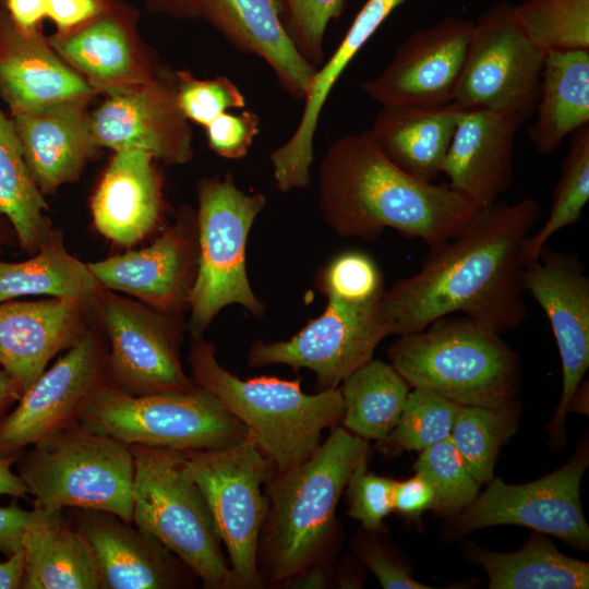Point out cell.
Masks as SVG:
<instances>
[{"instance_id": "cell-9", "label": "cell", "mask_w": 589, "mask_h": 589, "mask_svg": "<svg viewBox=\"0 0 589 589\" xmlns=\"http://www.w3.org/2000/svg\"><path fill=\"white\" fill-rule=\"evenodd\" d=\"M196 195L199 261L187 324L191 337H202L229 304H239L255 317L265 311L248 278L245 248L250 230L266 206V196L245 193L230 173L199 179Z\"/></svg>"}, {"instance_id": "cell-40", "label": "cell", "mask_w": 589, "mask_h": 589, "mask_svg": "<svg viewBox=\"0 0 589 589\" xmlns=\"http://www.w3.org/2000/svg\"><path fill=\"white\" fill-rule=\"evenodd\" d=\"M413 468L433 486L432 510L440 515H457L479 494L481 484L468 471L449 437L422 450Z\"/></svg>"}, {"instance_id": "cell-27", "label": "cell", "mask_w": 589, "mask_h": 589, "mask_svg": "<svg viewBox=\"0 0 589 589\" xmlns=\"http://www.w3.org/2000/svg\"><path fill=\"white\" fill-rule=\"evenodd\" d=\"M202 16L238 50L262 58L279 85L303 100L317 68L298 51L284 25L281 0H194Z\"/></svg>"}, {"instance_id": "cell-47", "label": "cell", "mask_w": 589, "mask_h": 589, "mask_svg": "<svg viewBox=\"0 0 589 589\" xmlns=\"http://www.w3.org/2000/svg\"><path fill=\"white\" fill-rule=\"evenodd\" d=\"M435 492L420 473L402 481H395L393 489L394 510L409 520H418L428 509H433Z\"/></svg>"}, {"instance_id": "cell-4", "label": "cell", "mask_w": 589, "mask_h": 589, "mask_svg": "<svg viewBox=\"0 0 589 589\" xmlns=\"http://www.w3.org/2000/svg\"><path fill=\"white\" fill-rule=\"evenodd\" d=\"M187 360L194 383L245 425L278 471L308 460L321 445L323 431L342 420L339 387L305 394L299 380H241L218 362L216 348L202 337H191Z\"/></svg>"}, {"instance_id": "cell-31", "label": "cell", "mask_w": 589, "mask_h": 589, "mask_svg": "<svg viewBox=\"0 0 589 589\" xmlns=\"http://www.w3.org/2000/svg\"><path fill=\"white\" fill-rule=\"evenodd\" d=\"M534 112L528 135L542 155L552 154L565 137L589 124V49L544 56Z\"/></svg>"}, {"instance_id": "cell-17", "label": "cell", "mask_w": 589, "mask_h": 589, "mask_svg": "<svg viewBox=\"0 0 589 589\" xmlns=\"http://www.w3.org/2000/svg\"><path fill=\"white\" fill-rule=\"evenodd\" d=\"M522 285L548 316L561 357L562 395L549 425L560 445L569 402L589 368V278L575 253L544 245L525 264Z\"/></svg>"}, {"instance_id": "cell-21", "label": "cell", "mask_w": 589, "mask_h": 589, "mask_svg": "<svg viewBox=\"0 0 589 589\" xmlns=\"http://www.w3.org/2000/svg\"><path fill=\"white\" fill-rule=\"evenodd\" d=\"M74 528L88 548L99 589H176L193 585V572L132 521L109 512L76 508Z\"/></svg>"}, {"instance_id": "cell-28", "label": "cell", "mask_w": 589, "mask_h": 589, "mask_svg": "<svg viewBox=\"0 0 589 589\" xmlns=\"http://www.w3.org/2000/svg\"><path fill=\"white\" fill-rule=\"evenodd\" d=\"M519 127L485 109H462L442 170L449 187L478 207L496 202L513 182Z\"/></svg>"}, {"instance_id": "cell-10", "label": "cell", "mask_w": 589, "mask_h": 589, "mask_svg": "<svg viewBox=\"0 0 589 589\" xmlns=\"http://www.w3.org/2000/svg\"><path fill=\"white\" fill-rule=\"evenodd\" d=\"M181 453L228 552L232 589L263 588L259 541L268 509L263 489L276 466L249 434L226 448Z\"/></svg>"}, {"instance_id": "cell-53", "label": "cell", "mask_w": 589, "mask_h": 589, "mask_svg": "<svg viewBox=\"0 0 589 589\" xmlns=\"http://www.w3.org/2000/svg\"><path fill=\"white\" fill-rule=\"evenodd\" d=\"M25 553L23 548L0 563V589L21 588L24 574Z\"/></svg>"}, {"instance_id": "cell-49", "label": "cell", "mask_w": 589, "mask_h": 589, "mask_svg": "<svg viewBox=\"0 0 589 589\" xmlns=\"http://www.w3.org/2000/svg\"><path fill=\"white\" fill-rule=\"evenodd\" d=\"M32 516V510H25L12 503L0 507V553L11 556L22 548V540Z\"/></svg>"}, {"instance_id": "cell-24", "label": "cell", "mask_w": 589, "mask_h": 589, "mask_svg": "<svg viewBox=\"0 0 589 589\" xmlns=\"http://www.w3.org/2000/svg\"><path fill=\"white\" fill-rule=\"evenodd\" d=\"M92 100L70 99L10 115L29 172L44 195L76 182L100 149L92 131Z\"/></svg>"}, {"instance_id": "cell-42", "label": "cell", "mask_w": 589, "mask_h": 589, "mask_svg": "<svg viewBox=\"0 0 589 589\" xmlns=\"http://www.w3.org/2000/svg\"><path fill=\"white\" fill-rule=\"evenodd\" d=\"M180 108L190 122L206 128L214 119L231 109H244L245 97L227 76L199 79L188 70L176 71Z\"/></svg>"}, {"instance_id": "cell-43", "label": "cell", "mask_w": 589, "mask_h": 589, "mask_svg": "<svg viewBox=\"0 0 589 589\" xmlns=\"http://www.w3.org/2000/svg\"><path fill=\"white\" fill-rule=\"evenodd\" d=\"M284 25L298 51L314 67L324 62L328 24L339 17L344 0H281Z\"/></svg>"}, {"instance_id": "cell-8", "label": "cell", "mask_w": 589, "mask_h": 589, "mask_svg": "<svg viewBox=\"0 0 589 589\" xmlns=\"http://www.w3.org/2000/svg\"><path fill=\"white\" fill-rule=\"evenodd\" d=\"M133 456L130 447L77 421L45 438L17 460V474L47 509L112 513L132 521Z\"/></svg>"}, {"instance_id": "cell-37", "label": "cell", "mask_w": 589, "mask_h": 589, "mask_svg": "<svg viewBox=\"0 0 589 589\" xmlns=\"http://www.w3.org/2000/svg\"><path fill=\"white\" fill-rule=\"evenodd\" d=\"M589 200V124L569 135V146L554 188L549 216L529 235L524 247L525 264L536 260L548 240L561 229L577 224Z\"/></svg>"}, {"instance_id": "cell-48", "label": "cell", "mask_w": 589, "mask_h": 589, "mask_svg": "<svg viewBox=\"0 0 589 589\" xmlns=\"http://www.w3.org/2000/svg\"><path fill=\"white\" fill-rule=\"evenodd\" d=\"M109 2L110 0H47L46 17L56 25V32H68L99 15Z\"/></svg>"}, {"instance_id": "cell-32", "label": "cell", "mask_w": 589, "mask_h": 589, "mask_svg": "<svg viewBox=\"0 0 589 589\" xmlns=\"http://www.w3.org/2000/svg\"><path fill=\"white\" fill-rule=\"evenodd\" d=\"M100 288L87 263L67 250L62 233L56 228L29 259L0 260V302L24 296H48L91 308Z\"/></svg>"}, {"instance_id": "cell-3", "label": "cell", "mask_w": 589, "mask_h": 589, "mask_svg": "<svg viewBox=\"0 0 589 589\" xmlns=\"http://www.w3.org/2000/svg\"><path fill=\"white\" fill-rule=\"evenodd\" d=\"M368 455V441L337 425L308 460L275 472L265 485L268 509L259 541L263 584L285 587L322 560L347 480Z\"/></svg>"}, {"instance_id": "cell-38", "label": "cell", "mask_w": 589, "mask_h": 589, "mask_svg": "<svg viewBox=\"0 0 589 589\" xmlns=\"http://www.w3.org/2000/svg\"><path fill=\"white\" fill-rule=\"evenodd\" d=\"M513 15L544 56L589 49V0H525L513 5Z\"/></svg>"}, {"instance_id": "cell-16", "label": "cell", "mask_w": 589, "mask_h": 589, "mask_svg": "<svg viewBox=\"0 0 589 589\" xmlns=\"http://www.w3.org/2000/svg\"><path fill=\"white\" fill-rule=\"evenodd\" d=\"M199 261L196 212L182 206L147 247L87 263L101 288L128 293L156 310L189 309Z\"/></svg>"}, {"instance_id": "cell-14", "label": "cell", "mask_w": 589, "mask_h": 589, "mask_svg": "<svg viewBox=\"0 0 589 589\" xmlns=\"http://www.w3.org/2000/svg\"><path fill=\"white\" fill-rule=\"evenodd\" d=\"M380 301L362 305L327 301L324 312L290 339L255 340L248 363L252 368L285 364L293 371L309 369L316 375L318 390L337 388L372 360L377 345L390 335Z\"/></svg>"}, {"instance_id": "cell-19", "label": "cell", "mask_w": 589, "mask_h": 589, "mask_svg": "<svg viewBox=\"0 0 589 589\" xmlns=\"http://www.w3.org/2000/svg\"><path fill=\"white\" fill-rule=\"evenodd\" d=\"M57 55L98 95L125 93L151 83L166 67L137 32V12L110 0L104 12L48 37Z\"/></svg>"}, {"instance_id": "cell-5", "label": "cell", "mask_w": 589, "mask_h": 589, "mask_svg": "<svg viewBox=\"0 0 589 589\" xmlns=\"http://www.w3.org/2000/svg\"><path fill=\"white\" fill-rule=\"evenodd\" d=\"M412 388L462 406L500 407L514 401L518 357L501 334L467 316L436 320L400 335L387 351Z\"/></svg>"}, {"instance_id": "cell-51", "label": "cell", "mask_w": 589, "mask_h": 589, "mask_svg": "<svg viewBox=\"0 0 589 589\" xmlns=\"http://www.w3.org/2000/svg\"><path fill=\"white\" fill-rule=\"evenodd\" d=\"M329 584V574L323 562L317 561L305 567L293 578H291L285 588L298 589H324Z\"/></svg>"}, {"instance_id": "cell-12", "label": "cell", "mask_w": 589, "mask_h": 589, "mask_svg": "<svg viewBox=\"0 0 589 589\" xmlns=\"http://www.w3.org/2000/svg\"><path fill=\"white\" fill-rule=\"evenodd\" d=\"M544 55L527 38L513 5L498 2L473 22L454 103L485 109L519 125L536 110Z\"/></svg>"}, {"instance_id": "cell-50", "label": "cell", "mask_w": 589, "mask_h": 589, "mask_svg": "<svg viewBox=\"0 0 589 589\" xmlns=\"http://www.w3.org/2000/svg\"><path fill=\"white\" fill-rule=\"evenodd\" d=\"M13 22L24 31L43 28L47 0H2Z\"/></svg>"}, {"instance_id": "cell-15", "label": "cell", "mask_w": 589, "mask_h": 589, "mask_svg": "<svg viewBox=\"0 0 589 589\" xmlns=\"http://www.w3.org/2000/svg\"><path fill=\"white\" fill-rule=\"evenodd\" d=\"M107 382V340L93 316L82 339L44 371L0 420V456L17 457L24 447L76 422L88 397Z\"/></svg>"}, {"instance_id": "cell-34", "label": "cell", "mask_w": 589, "mask_h": 589, "mask_svg": "<svg viewBox=\"0 0 589 589\" xmlns=\"http://www.w3.org/2000/svg\"><path fill=\"white\" fill-rule=\"evenodd\" d=\"M48 204L37 188L13 123L0 108V215L5 217L21 250L34 254L53 229Z\"/></svg>"}, {"instance_id": "cell-22", "label": "cell", "mask_w": 589, "mask_h": 589, "mask_svg": "<svg viewBox=\"0 0 589 589\" xmlns=\"http://www.w3.org/2000/svg\"><path fill=\"white\" fill-rule=\"evenodd\" d=\"M92 322L91 308L76 301L0 302V365L23 395L56 354L82 339Z\"/></svg>"}, {"instance_id": "cell-23", "label": "cell", "mask_w": 589, "mask_h": 589, "mask_svg": "<svg viewBox=\"0 0 589 589\" xmlns=\"http://www.w3.org/2000/svg\"><path fill=\"white\" fill-rule=\"evenodd\" d=\"M97 95L57 55L43 28H20L0 0V98L10 115Z\"/></svg>"}, {"instance_id": "cell-55", "label": "cell", "mask_w": 589, "mask_h": 589, "mask_svg": "<svg viewBox=\"0 0 589 589\" xmlns=\"http://www.w3.org/2000/svg\"><path fill=\"white\" fill-rule=\"evenodd\" d=\"M22 390L12 377L0 365V420L9 408L20 400Z\"/></svg>"}, {"instance_id": "cell-13", "label": "cell", "mask_w": 589, "mask_h": 589, "mask_svg": "<svg viewBox=\"0 0 589 589\" xmlns=\"http://www.w3.org/2000/svg\"><path fill=\"white\" fill-rule=\"evenodd\" d=\"M588 464L584 445L560 469L532 482L515 485L492 479L485 491L452 517L447 532L456 537L491 526L520 525L587 551L589 527L579 486Z\"/></svg>"}, {"instance_id": "cell-20", "label": "cell", "mask_w": 589, "mask_h": 589, "mask_svg": "<svg viewBox=\"0 0 589 589\" xmlns=\"http://www.w3.org/2000/svg\"><path fill=\"white\" fill-rule=\"evenodd\" d=\"M473 22L445 16L413 32L362 89L382 106H441L454 101Z\"/></svg>"}, {"instance_id": "cell-7", "label": "cell", "mask_w": 589, "mask_h": 589, "mask_svg": "<svg viewBox=\"0 0 589 589\" xmlns=\"http://www.w3.org/2000/svg\"><path fill=\"white\" fill-rule=\"evenodd\" d=\"M77 422L128 446L177 452L226 448L249 434L239 419L200 386L132 395L107 382L85 401Z\"/></svg>"}, {"instance_id": "cell-54", "label": "cell", "mask_w": 589, "mask_h": 589, "mask_svg": "<svg viewBox=\"0 0 589 589\" xmlns=\"http://www.w3.org/2000/svg\"><path fill=\"white\" fill-rule=\"evenodd\" d=\"M145 2L152 11L176 19L197 17L194 0H145Z\"/></svg>"}, {"instance_id": "cell-25", "label": "cell", "mask_w": 589, "mask_h": 589, "mask_svg": "<svg viewBox=\"0 0 589 589\" xmlns=\"http://www.w3.org/2000/svg\"><path fill=\"white\" fill-rule=\"evenodd\" d=\"M157 163L143 151L113 152L94 188L93 225L117 245L131 248L161 224L165 200Z\"/></svg>"}, {"instance_id": "cell-39", "label": "cell", "mask_w": 589, "mask_h": 589, "mask_svg": "<svg viewBox=\"0 0 589 589\" xmlns=\"http://www.w3.org/2000/svg\"><path fill=\"white\" fill-rule=\"evenodd\" d=\"M461 406L430 390L412 388L397 424L376 442V449L393 457L404 452H422L448 438Z\"/></svg>"}, {"instance_id": "cell-2", "label": "cell", "mask_w": 589, "mask_h": 589, "mask_svg": "<svg viewBox=\"0 0 589 589\" xmlns=\"http://www.w3.org/2000/svg\"><path fill=\"white\" fill-rule=\"evenodd\" d=\"M317 203L340 237L371 242L393 228L420 239L430 251L460 233L480 208L448 183L424 182L402 171L366 130L329 144L318 167Z\"/></svg>"}, {"instance_id": "cell-44", "label": "cell", "mask_w": 589, "mask_h": 589, "mask_svg": "<svg viewBox=\"0 0 589 589\" xmlns=\"http://www.w3.org/2000/svg\"><path fill=\"white\" fill-rule=\"evenodd\" d=\"M368 457L362 458L350 473L345 490L348 515L359 520L371 532L384 529V519L394 510L395 480L369 472Z\"/></svg>"}, {"instance_id": "cell-52", "label": "cell", "mask_w": 589, "mask_h": 589, "mask_svg": "<svg viewBox=\"0 0 589 589\" xmlns=\"http://www.w3.org/2000/svg\"><path fill=\"white\" fill-rule=\"evenodd\" d=\"M16 456H0V495L27 498L28 491L17 473L11 470Z\"/></svg>"}, {"instance_id": "cell-45", "label": "cell", "mask_w": 589, "mask_h": 589, "mask_svg": "<svg viewBox=\"0 0 589 589\" xmlns=\"http://www.w3.org/2000/svg\"><path fill=\"white\" fill-rule=\"evenodd\" d=\"M209 148L220 157L240 159L244 157L260 133V118L252 110L239 113L224 112L206 128Z\"/></svg>"}, {"instance_id": "cell-33", "label": "cell", "mask_w": 589, "mask_h": 589, "mask_svg": "<svg viewBox=\"0 0 589 589\" xmlns=\"http://www.w3.org/2000/svg\"><path fill=\"white\" fill-rule=\"evenodd\" d=\"M468 553L485 569L490 589L589 587V564L561 553L541 534H533L515 552L497 553L471 544Z\"/></svg>"}, {"instance_id": "cell-56", "label": "cell", "mask_w": 589, "mask_h": 589, "mask_svg": "<svg viewBox=\"0 0 589 589\" xmlns=\"http://www.w3.org/2000/svg\"><path fill=\"white\" fill-rule=\"evenodd\" d=\"M13 242H17L13 227L5 217L0 215V252Z\"/></svg>"}, {"instance_id": "cell-6", "label": "cell", "mask_w": 589, "mask_h": 589, "mask_svg": "<svg viewBox=\"0 0 589 589\" xmlns=\"http://www.w3.org/2000/svg\"><path fill=\"white\" fill-rule=\"evenodd\" d=\"M133 456L132 522L160 541L206 589H232L229 564L208 505L181 452L129 446Z\"/></svg>"}, {"instance_id": "cell-35", "label": "cell", "mask_w": 589, "mask_h": 589, "mask_svg": "<svg viewBox=\"0 0 589 589\" xmlns=\"http://www.w3.org/2000/svg\"><path fill=\"white\" fill-rule=\"evenodd\" d=\"M341 384L344 428L368 442L385 438L402 412L409 384L392 364L374 359Z\"/></svg>"}, {"instance_id": "cell-1", "label": "cell", "mask_w": 589, "mask_h": 589, "mask_svg": "<svg viewBox=\"0 0 589 589\" xmlns=\"http://www.w3.org/2000/svg\"><path fill=\"white\" fill-rule=\"evenodd\" d=\"M540 216L532 197L480 207L416 274L384 291L380 311L389 334L418 332L456 312L500 334L520 325L527 317L522 251Z\"/></svg>"}, {"instance_id": "cell-41", "label": "cell", "mask_w": 589, "mask_h": 589, "mask_svg": "<svg viewBox=\"0 0 589 589\" xmlns=\"http://www.w3.org/2000/svg\"><path fill=\"white\" fill-rule=\"evenodd\" d=\"M318 289L327 301L362 305L380 301L385 289L375 261L358 250L333 257L316 276Z\"/></svg>"}, {"instance_id": "cell-11", "label": "cell", "mask_w": 589, "mask_h": 589, "mask_svg": "<svg viewBox=\"0 0 589 589\" xmlns=\"http://www.w3.org/2000/svg\"><path fill=\"white\" fill-rule=\"evenodd\" d=\"M92 313L108 346V377L132 395L187 392L197 385L181 363L187 325L170 314L100 288Z\"/></svg>"}, {"instance_id": "cell-29", "label": "cell", "mask_w": 589, "mask_h": 589, "mask_svg": "<svg viewBox=\"0 0 589 589\" xmlns=\"http://www.w3.org/2000/svg\"><path fill=\"white\" fill-rule=\"evenodd\" d=\"M461 110L454 101L441 106H382L366 131L398 168L418 180L433 182L442 173Z\"/></svg>"}, {"instance_id": "cell-18", "label": "cell", "mask_w": 589, "mask_h": 589, "mask_svg": "<svg viewBox=\"0 0 589 589\" xmlns=\"http://www.w3.org/2000/svg\"><path fill=\"white\" fill-rule=\"evenodd\" d=\"M92 131L99 148L143 151L167 165H183L194 156L192 128L178 101L176 71L168 67L146 85L105 96L92 111Z\"/></svg>"}, {"instance_id": "cell-26", "label": "cell", "mask_w": 589, "mask_h": 589, "mask_svg": "<svg viewBox=\"0 0 589 589\" xmlns=\"http://www.w3.org/2000/svg\"><path fill=\"white\" fill-rule=\"evenodd\" d=\"M406 0H366L330 58L312 76L303 111L291 136L269 156L276 187L281 192L305 189L311 181L314 137L334 85L377 28Z\"/></svg>"}, {"instance_id": "cell-46", "label": "cell", "mask_w": 589, "mask_h": 589, "mask_svg": "<svg viewBox=\"0 0 589 589\" xmlns=\"http://www.w3.org/2000/svg\"><path fill=\"white\" fill-rule=\"evenodd\" d=\"M354 552L385 589L431 588L413 579L405 566L394 560L388 552L372 540L357 542Z\"/></svg>"}, {"instance_id": "cell-30", "label": "cell", "mask_w": 589, "mask_h": 589, "mask_svg": "<svg viewBox=\"0 0 589 589\" xmlns=\"http://www.w3.org/2000/svg\"><path fill=\"white\" fill-rule=\"evenodd\" d=\"M62 510L34 504L22 540V589H99L88 548Z\"/></svg>"}, {"instance_id": "cell-36", "label": "cell", "mask_w": 589, "mask_h": 589, "mask_svg": "<svg viewBox=\"0 0 589 589\" xmlns=\"http://www.w3.org/2000/svg\"><path fill=\"white\" fill-rule=\"evenodd\" d=\"M518 413L515 401L500 407H460L449 438L480 484L493 479L498 452L517 430Z\"/></svg>"}]
</instances>
